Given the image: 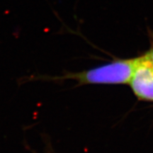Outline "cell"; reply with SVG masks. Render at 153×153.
Returning <instances> with one entry per match:
<instances>
[{"instance_id": "1", "label": "cell", "mask_w": 153, "mask_h": 153, "mask_svg": "<svg viewBox=\"0 0 153 153\" xmlns=\"http://www.w3.org/2000/svg\"><path fill=\"white\" fill-rule=\"evenodd\" d=\"M137 62V57L114 59L111 62L79 72H68L52 80L72 79L77 85H125L129 84Z\"/></svg>"}, {"instance_id": "2", "label": "cell", "mask_w": 153, "mask_h": 153, "mask_svg": "<svg viewBox=\"0 0 153 153\" xmlns=\"http://www.w3.org/2000/svg\"><path fill=\"white\" fill-rule=\"evenodd\" d=\"M129 85L139 100L153 103V64L146 53L137 57Z\"/></svg>"}, {"instance_id": "3", "label": "cell", "mask_w": 153, "mask_h": 153, "mask_svg": "<svg viewBox=\"0 0 153 153\" xmlns=\"http://www.w3.org/2000/svg\"><path fill=\"white\" fill-rule=\"evenodd\" d=\"M148 37H149V40H150V46L148 51L146 52V53L147 55H148L149 58L150 59L151 62H152V63L153 64V29L148 28Z\"/></svg>"}, {"instance_id": "4", "label": "cell", "mask_w": 153, "mask_h": 153, "mask_svg": "<svg viewBox=\"0 0 153 153\" xmlns=\"http://www.w3.org/2000/svg\"><path fill=\"white\" fill-rule=\"evenodd\" d=\"M48 153H50V152H48Z\"/></svg>"}]
</instances>
